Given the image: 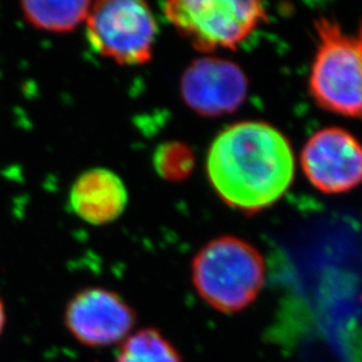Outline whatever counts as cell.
I'll return each mask as SVG.
<instances>
[{"label":"cell","instance_id":"30bf717a","mask_svg":"<svg viewBox=\"0 0 362 362\" xmlns=\"http://www.w3.org/2000/svg\"><path fill=\"white\" fill-rule=\"evenodd\" d=\"M90 1H23L21 10L31 26L49 33H70L86 22L90 11Z\"/></svg>","mask_w":362,"mask_h":362},{"label":"cell","instance_id":"6da1fadb","mask_svg":"<svg viewBox=\"0 0 362 362\" xmlns=\"http://www.w3.org/2000/svg\"><path fill=\"white\" fill-rule=\"evenodd\" d=\"M206 169L212 188L227 206L257 214L288 191L296 157L281 130L267 122L242 121L216 136Z\"/></svg>","mask_w":362,"mask_h":362},{"label":"cell","instance_id":"8fae6325","mask_svg":"<svg viewBox=\"0 0 362 362\" xmlns=\"http://www.w3.org/2000/svg\"><path fill=\"white\" fill-rule=\"evenodd\" d=\"M116 362H182L179 350L155 327L130 333L121 344Z\"/></svg>","mask_w":362,"mask_h":362},{"label":"cell","instance_id":"277c9868","mask_svg":"<svg viewBox=\"0 0 362 362\" xmlns=\"http://www.w3.org/2000/svg\"><path fill=\"white\" fill-rule=\"evenodd\" d=\"M161 7L176 31L204 52L236 49L267 19L257 0H172Z\"/></svg>","mask_w":362,"mask_h":362},{"label":"cell","instance_id":"7c38bea8","mask_svg":"<svg viewBox=\"0 0 362 362\" xmlns=\"http://www.w3.org/2000/svg\"><path fill=\"white\" fill-rule=\"evenodd\" d=\"M153 165L158 176L169 182H180L192 173L194 156L192 149L179 141L161 144L156 149Z\"/></svg>","mask_w":362,"mask_h":362},{"label":"cell","instance_id":"7a4b0ae2","mask_svg":"<svg viewBox=\"0 0 362 362\" xmlns=\"http://www.w3.org/2000/svg\"><path fill=\"white\" fill-rule=\"evenodd\" d=\"M266 281L258 248L233 235L208 242L192 262V284L208 306L224 314L247 309Z\"/></svg>","mask_w":362,"mask_h":362},{"label":"cell","instance_id":"3957f363","mask_svg":"<svg viewBox=\"0 0 362 362\" xmlns=\"http://www.w3.org/2000/svg\"><path fill=\"white\" fill-rule=\"evenodd\" d=\"M317 50L311 64L309 91L320 107L339 116L362 119V25L356 34L337 22H314Z\"/></svg>","mask_w":362,"mask_h":362},{"label":"cell","instance_id":"5b68a950","mask_svg":"<svg viewBox=\"0 0 362 362\" xmlns=\"http://www.w3.org/2000/svg\"><path fill=\"white\" fill-rule=\"evenodd\" d=\"M91 49L118 65L148 64L155 50L157 21L141 0H104L91 3L86 19Z\"/></svg>","mask_w":362,"mask_h":362},{"label":"cell","instance_id":"ba28073f","mask_svg":"<svg viewBox=\"0 0 362 362\" xmlns=\"http://www.w3.org/2000/svg\"><path fill=\"white\" fill-rule=\"evenodd\" d=\"M182 101L199 116H226L245 104L248 79L240 66L218 57H202L180 79Z\"/></svg>","mask_w":362,"mask_h":362},{"label":"cell","instance_id":"9c48e42d","mask_svg":"<svg viewBox=\"0 0 362 362\" xmlns=\"http://www.w3.org/2000/svg\"><path fill=\"white\" fill-rule=\"evenodd\" d=\"M128 189L116 172L93 168L78 176L70 189V207L78 218L105 226L118 219L128 206Z\"/></svg>","mask_w":362,"mask_h":362},{"label":"cell","instance_id":"52a82bcc","mask_svg":"<svg viewBox=\"0 0 362 362\" xmlns=\"http://www.w3.org/2000/svg\"><path fill=\"white\" fill-rule=\"evenodd\" d=\"M66 327L79 344L106 348L121 344L136 324V313L115 291L89 287L78 291L65 309Z\"/></svg>","mask_w":362,"mask_h":362},{"label":"cell","instance_id":"8992f818","mask_svg":"<svg viewBox=\"0 0 362 362\" xmlns=\"http://www.w3.org/2000/svg\"><path fill=\"white\" fill-rule=\"evenodd\" d=\"M300 167L320 192H349L362 184V144L342 128L318 130L300 152Z\"/></svg>","mask_w":362,"mask_h":362},{"label":"cell","instance_id":"4fadbf2b","mask_svg":"<svg viewBox=\"0 0 362 362\" xmlns=\"http://www.w3.org/2000/svg\"><path fill=\"white\" fill-rule=\"evenodd\" d=\"M4 326H6V309H4V305H3V300L0 298V336L4 330Z\"/></svg>","mask_w":362,"mask_h":362}]
</instances>
